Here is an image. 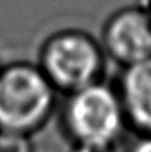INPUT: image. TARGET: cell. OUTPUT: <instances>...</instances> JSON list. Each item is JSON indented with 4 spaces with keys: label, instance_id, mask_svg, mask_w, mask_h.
<instances>
[{
    "label": "cell",
    "instance_id": "obj_6",
    "mask_svg": "<svg viewBox=\"0 0 151 152\" xmlns=\"http://www.w3.org/2000/svg\"><path fill=\"white\" fill-rule=\"evenodd\" d=\"M0 152H32L28 135L0 131Z\"/></svg>",
    "mask_w": 151,
    "mask_h": 152
},
{
    "label": "cell",
    "instance_id": "obj_3",
    "mask_svg": "<svg viewBox=\"0 0 151 152\" xmlns=\"http://www.w3.org/2000/svg\"><path fill=\"white\" fill-rule=\"evenodd\" d=\"M64 127L74 144L116 145L126 123L117 89L99 80L68 94Z\"/></svg>",
    "mask_w": 151,
    "mask_h": 152
},
{
    "label": "cell",
    "instance_id": "obj_4",
    "mask_svg": "<svg viewBox=\"0 0 151 152\" xmlns=\"http://www.w3.org/2000/svg\"><path fill=\"white\" fill-rule=\"evenodd\" d=\"M100 45L105 54L123 68L150 59V17L137 6L114 11L103 26Z\"/></svg>",
    "mask_w": 151,
    "mask_h": 152
},
{
    "label": "cell",
    "instance_id": "obj_5",
    "mask_svg": "<svg viewBox=\"0 0 151 152\" xmlns=\"http://www.w3.org/2000/svg\"><path fill=\"white\" fill-rule=\"evenodd\" d=\"M117 93L126 123L140 134H151V58L124 68Z\"/></svg>",
    "mask_w": 151,
    "mask_h": 152
},
{
    "label": "cell",
    "instance_id": "obj_2",
    "mask_svg": "<svg viewBox=\"0 0 151 152\" xmlns=\"http://www.w3.org/2000/svg\"><path fill=\"white\" fill-rule=\"evenodd\" d=\"M105 51L91 34L82 30H62L44 42L40 65L55 90L71 94L102 80Z\"/></svg>",
    "mask_w": 151,
    "mask_h": 152
},
{
    "label": "cell",
    "instance_id": "obj_8",
    "mask_svg": "<svg viewBox=\"0 0 151 152\" xmlns=\"http://www.w3.org/2000/svg\"><path fill=\"white\" fill-rule=\"evenodd\" d=\"M71 152H116V145H95V144H74Z\"/></svg>",
    "mask_w": 151,
    "mask_h": 152
},
{
    "label": "cell",
    "instance_id": "obj_1",
    "mask_svg": "<svg viewBox=\"0 0 151 152\" xmlns=\"http://www.w3.org/2000/svg\"><path fill=\"white\" fill-rule=\"evenodd\" d=\"M55 90L41 69L13 64L0 71V131L30 135L54 111Z\"/></svg>",
    "mask_w": 151,
    "mask_h": 152
},
{
    "label": "cell",
    "instance_id": "obj_9",
    "mask_svg": "<svg viewBox=\"0 0 151 152\" xmlns=\"http://www.w3.org/2000/svg\"><path fill=\"white\" fill-rule=\"evenodd\" d=\"M136 6H137L140 10L144 11L147 16L150 17V20H151V0H138Z\"/></svg>",
    "mask_w": 151,
    "mask_h": 152
},
{
    "label": "cell",
    "instance_id": "obj_7",
    "mask_svg": "<svg viewBox=\"0 0 151 152\" xmlns=\"http://www.w3.org/2000/svg\"><path fill=\"white\" fill-rule=\"evenodd\" d=\"M126 152H151V134H140L131 141Z\"/></svg>",
    "mask_w": 151,
    "mask_h": 152
}]
</instances>
